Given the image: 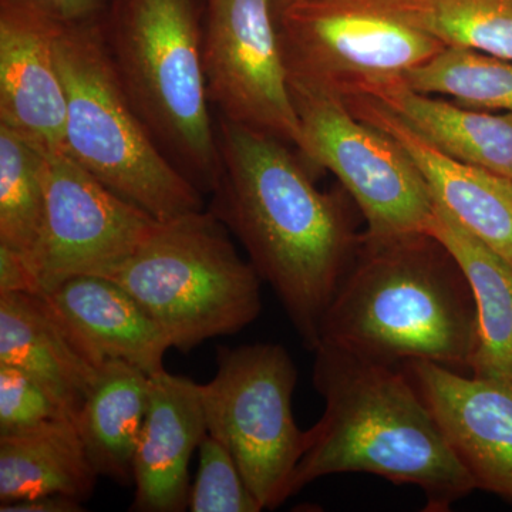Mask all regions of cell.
I'll return each mask as SVG.
<instances>
[{"label":"cell","instance_id":"cell-19","mask_svg":"<svg viewBox=\"0 0 512 512\" xmlns=\"http://www.w3.org/2000/svg\"><path fill=\"white\" fill-rule=\"evenodd\" d=\"M99 477L72 417L0 433V507L46 494L84 503Z\"/></svg>","mask_w":512,"mask_h":512},{"label":"cell","instance_id":"cell-21","mask_svg":"<svg viewBox=\"0 0 512 512\" xmlns=\"http://www.w3.org/2000/svg\"><path fill=\"white\" fill-rule=\"evenodd\" d=\"M151 376L123 360H107L76 416L94 470L117 484H133L134 457L148 404Z\"/></svg>","mask_w":512,"mask_h":512},{"label":"cell","instance_id":"cell-18","mask_svg":"<svg viewBox=\"0 0 512 512\" xmlns=\"http://www.w3.org/2000/svg\"><path fill=\"white\" fill-rule=\"evenodd\" d=\"M366 96L446 156L512 180V113L468 109L410 89L403 79L373 87Z\"/></svg>","mask_w":512,"mask_h":512},{"label":"cell","instance_id":"cell-22","mask_svg":"<svg viewBox=\"0 0 512 512\" xmlns=\"http://www.w3.org/2000/svg\"><path fill=\"white\" fill-rule=\"evenodd\" d=\"M446 47L512 60V0H377Z\"/></svg>","mask_w":512,"mask_h":512},{"label":"cell","instance_id":"cell-3","mask_svg":"<svg viewBox=\"0 0 512 512\" xmlns=\"http://www.w3.org/2000/svg\"><path fill=\"white\" fill-rule=\"evenodd\" d=\"M478 343L473 293L436 238L360 235L322 320L319 345L386 365L429 360L470 369Z\"/></svg>","mask_w":512,"mask_h":512},{"label":"cell","instance_id":"cell-24","mask_svg":"<svg viewBox=\"0 0 512 512\" xmlns=\"http://www.w3.org/2000/svg\"><path fill=\"white\" fill-rule=\"evenodd\" d=\"M45 221L43 154L0 124V245L32 261Z\"/></svg>","mask_w":512,"mask_h":512},{"label":"cell","instance_id":"cell-10","mask_svg":"<svg viewBox=\"0 0 512 512\" xmlns=\"http://www.w3.org/2000/svg\"><path fill=\"white\" fill-rule=\"evenodd\" d=\"M46 221L30 266L40 295L76 276H110L158 220L100 183L66 153L43 154Z\"/></svg>","mask_w":512,"mask_h":512},{"label":"cell","instance_id":"cell-2","mask_svg":"<svg viewBox=\"0 0 512 512\" xmlns=\"http://www.w3.org/2000/svg\"><path fill=\"white\" fill-rule=\"evenodd\" d=\"M313 352L325 413L306 431L291 495L332 474L366 473L416 485L424 511L447 512L476 490L412 377L333 346Z\"/></svg>","mask_w":512,"mask_h":512},{"label":"cell","instance_id":"cell-1","mask_svg":"<svg viewBox=\"0 0 512 512\" xmlns=\"http://www.w3.org/2000/svg\"><path fill=\"white\" fill-rule=\"evenodd\" d=\"M222 173L210 210L241 242L306 348L349 271L360 235L339 197L318 190L289 144L218 119Z\"/></svg>","mask_w":512,"mask_h":512},{"label":"cell","instance_id":"cell-29","mask_svg":"<svg viewBox=\"0 0 512 512\" xmlns=\"http://www.w3.org/2000/svg\"><path fill=\"white\" fill-rule=\"evenodd\" d=\"M82 501L64 494H46L29 500L2 505V512H80L84 511Z\"/></svg>","mask_w":512,"mask_h":512},{"label":"cell","instance_id":"cell-30","mask_svg":"<svg viewBox=\"0 0 512 512\" xmlns=\"http://www.w3.org/2000/svg\"><path fill=\"white\" fill-rule=\"evenodd\" d=\"M298 2H301V0H274L276 18H278L279 13L284 12L289 6L295 5Z\"/></svg>","mask_w":512,"mask_h":512},{"label":"cell","instance_id":"cell-28","mask_svg":"<svg viewBox=\"0 0 512 512\" xmlns=\"http://www.w3.org/2000/svg\"><path fill=\"white\" fill-rule=\"evenodd\" d=\"M64 23L99 19L107 8V0H26Z\"/></svg>","mask_w":512,"mask_h":512},{"label":"cell","instance_id":"cell-7","mask_svg":"<svg viewBox=\"0 0 512 512\" xmlns=\"http://www.w3.org/2000/svg\"><path fill=\"white\" fill-rule=\"evenodd\" d=\"M296 366L275 343L220 348L217 373L201 384L208 434L234 457L262 510L281 507L305 451L293 417Z\"/></svg>","mask_w":512,"mask_h":512},{"label":"cell","instance_id":"cell-11","mask_svg":"<svg viewBox=\"0 0 512 512\" xmlns=\"http://www.w3.org/2000/svg\"><path fill=\"white\" fill-rule=\"evenodd\" d=\"M204 66L220 117L299 147L274 0H207Z\"/></svg>","mask_w":512,"mask_h":512},{"label":"cell","instance_id":"cell-26","mask_svg":"<svg viewBox=\"0 0 512 512\" xmlns=\"http://www.w3.org/2000/svg\"><path fill=\"white\" fill-rule=\"evenodd\" d=\"M74 417L35 377L0 365V433L28 429L46 421Z\"/></svg>","mask_w":512,"mask_h":512},{"label":"cell","instance_id":"cell-8","mask_svg":"<svg viewBox=\"0 0 512 512\" xmlns=\"http://www.w3.org/2000/svg\"><path fill=\"white\" fill-rule=\"evenodd\" d=\"M299 124L298 151L338 177L373 238L427 232L434 200L416 165L393 138L357 119L343 96L289 79Z\"/></svg>","mask_w":512,"mask_h":512},{"label":"cell","instance_id":"cell-4","mask_svg":"<svg viewBox=\"0 0 512 512\" xmlns=\"http://www.w3.org/2000/svg\"><path fill=\"white\" fill-rule=\"evenodd\" d=\"M198 0H110L104 39L128 100L158 146L201 192L222 173Z\"/></svg>","mask_w":512,"mask_h":512},{"label":"cell","instance_id":"cell-17","mask_svg":"<svg viewBox=\"0 0 512 512\" xmlns=\"http://www.w3.org/2000/svg\"><path fill=\"white\" fill-rule=\"evenodd\" d=\"M43 296L103 362L123 360L148 376L165 370L167 333L113 279L76 276Z\"/></svg>","mask_w":512,"mask_h":512},{"label":"cell","instance_id":"cell-25","mask_svg":"<svg viewBox=\"0 0 512 512\" xmlns=\"http://www.w3.org/2000/svg\"><path fill=\"white\" fill-rule=\"evenodd\" d=\"M200 466L191 485L188 511L259 512L261 505L249 490L227 447L207 434L200 444Z\"/></svg>","mask_w":512,"mask_h":512},{"label":"cell","instance_id":"cell-27","mask_svg":"<svg viewBox=\"0 0 512 512\" xmlns=\"http://www.w3.org/2000/svg\"><path fill=\"white\" fill-rule=\"evenodd\" d=\"M3 293H39V285L29 259L0 245V295Z\"/></svg>","mask_w":512,"mask_h":512},{"label":"cell","instance_id":"cell-15","mask_svg":"<svg viewBox=\"0 0 512 512\" xmlns=\"http://www.w3.org/2000/svg\"><path fill=\"white\" fill-rule=\"evenodd\" d=\"M208 434L201 384L167 370L151 376L150 404L134 457L131 511L183 512L192 454Z\"/></svg>","mask_w":512,"mask_h":512},{"label":"cell","instance_id":"cell-23","mask_svg":"<svg viewBox=\"0 0 512 512\" xmlns=\"http://www.w3.org/2000/svg\"><path fill=\"white\" fill-rule=\"evenodd\" d=\"M402 79L414 92L448 96L468 109L512 113V60L444 47Z\"/></svg>","mask_w":512,"mask_h":512},{"label":"cell","instance_id":"cell-12","mask_svg":"<svg viewBox=\"0 0 512 512\" xmlns=\"http://www.w3.org/2000/svg\"><path fill=\"white\" fill-rule=\"evenodd\" d=\"M60 22L26 0H0V124L42 154L64 153Z\"/></svg>","mask_w":512,"mask_h":512},{"label":"cell","instance_id":"cell-16","mask_svg":"<svg viewBox=\"0 0 512 512\" xmlns=\"http://www.w3.org/2000/svg\"><path fill=\"white\" fill-rule=\"evenodd\" d=\"M103 360L43 295H0V365L35 377L76 420Z\"/></svg>","mask_w":512,"mask_h":512},{"label":"cell","instance_id":"cell-5","mask_svg":"<svg viewBox=\"0 0 512 512\" xmlns=\"http://www.w3.org/2000/svg\"><path fill=\"white\" fill-rule=\"evenodd\" d=\"M101 18L62 23L57 35L67 101L64 153L158 221L204 210L202 192L165 156L128 100Z\"/></svg>","mask_w":512,"mask_h":512},{"label":"cell","instance_id":"cell-14","mask_svg":"<svg viewBox=\"0 0 512 512\" xmlns=\"http://www.w3.org/2000/svg\"><path fill=\"white\" fill-rule=\"evenodd\" d=\"M345 101L357 119L383 131L406 151L437 204L512 265L510 178L446 156L373 97L350 94Z\"/></svg>","mask_w":512,"mask_h":512},{"label":"cell","instance_id":"cell-13","mask_svg":"<svg viewBox=\"0 0 512 512\" xmlns=\"http://www.w3.org/2000/svg\"><path fill=\"white\" fill-rule=\"evenodd\" d=\"M406 369L476 488L512 504V382L409 360Z\"/></svg>","mask_w":512,"mask_h":512},{"label":"cell","instance_id":"cell-20","mask_svg":"<svg viewBox=\"0 0 512 512\" xmlns=\"http://www.w3.org/2000/svg\"><path fill=\"white\" fill-rule=\"evenodd\" d=\"M427 234L456 259L476 302L480 343L470 366L474 376L512 382V265L436 201Z\"/></svg>","mask_w":512,"mask_h":512},{"label":"cell","instance_id":"cell-6","mask_svg":"<svg viewBox=\"0 0 512 512\" xmlns=\"http://www.w3.org/2000/svg\"><path fill=\"white\" fill-rule=\"evenodd\" d=\"M107 278L146 309L173 349L185 353L241 332L262 309V279L211 210L158 222L147 241Z\"/></svg>","mask_w":512,"mask_h":512},{"label":"cell","instance_id":"cell-9","mask_svg":"<svg viewBox=\"0 0 512 512\" xmlns=\"http://www.w3.org/2000/svg\"><path fill=\"white\" fill-rule=\"evenodd\" d=\"M278 28L289 79L343 97L402 79L446 47L377 0H301Z\"/></svg>","mask_w":512,"mask_h":512}]
</instances>
